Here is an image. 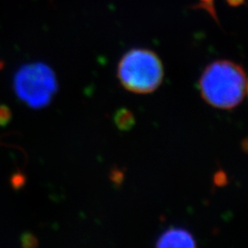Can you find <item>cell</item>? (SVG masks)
<instances>
[{
  "mask_svg": "<svg viewBox=\"0 0 248 248\" xmlns=\"http://www.w3.org/2000/svg\"><path fill=\"white\" fill-rule=\"evenodd\" d=\"M117 77L124 89L135 94H149L164 79V66L158 55L147 49H133L118 64Z\"/></svg>",
  "mask_w": 248,
  "mask_h": 248,
  "instance_id": "cell-2",
  "label": "cell"
},
{
  "mask_svg": "<svg viewBox=\"0 0 248 248\" xmlns=\"http://www.w3.org/2000/svg\"><path fill=\"white\" fill-rule=\"evenodd\" d=\"M112 175H114V177L115 178H113V181L114 182H120L122 179H123V173H121V172H119L118 170H115L114 171V173H112Z\"/></svg>",
  "mask_w": 248,
  "mask_h": 248,
  "instance_id": "cell-9",
  "label": "cell"
},
{
  "mask_svg": "<svg viewBox=\"0 0 248 248\" xmlns=\"http://www.w3.org/2000/svg\"><path fill=\"white\" fill-rule=\"evenodd\" d=\"M225 182H226L225 174L220 172V173H218V174L215 176V183H216L218 186H222L223 184H225Z\"/></svg>",
  "mask_w": 248,
  "mask_h": 248,
  "instance_id": "cell-8",
  "label": "cell"
},
{
  "mask_svg": "<svg viewBox=\"0 0 248 248\" xmlns=\"http://www.w3.org/2000/svg\"><path fill=\"white\" fill-rule=\"evenodd\" d=\"M196 240L188 231L170 228L156 241L157 248H195Z\"/></svg>",
  "mask_w": 248,
  "mask_h": 248,
  "instance_id": "cell-4",
  "label": "cell"
},
{
  "mask_svg": "<svg viewBox=\"0 0 248 248\" xmlns=\"http://www.w3.org/2000/svg\"><path fill=\"white\" fill-rule=\"evenodd\" d=\"M0 145H4V143H2V142H0Z\"/></svg>",
  "mask_w": 248,
  "mask_h": 248,
  "instance_id": "cell-10",
  "label": "cell"
},
{
  "mask_svg": "<svg viewBox=\"0 0 248 248\" xmlns=\"http://www.w3.org/2000/svg\"><path fill=\"white\" fill-rule=\"evenodd\" d=\"M114 122L120 130L129 131L135 124V119L131 110L127 108H121L115 113Z\"/></svg>",
  "mask_w": 248,
  "mask_h": 248,
  "instance_id": "cell-5",
  "label": "cell"
},
{
  "mask_svg": "<svg viewBox=\"0 0 248 248\" xmlns=\"http://www.w3.org/2000/svg\"><path fill=\"white\" fill-rule=\"evenodd\" d=\"M12 118V113L9 107L0 105V126H6Z\"/></svg>",
  "mask_w": 248,
  "mask_h": 248,
  "instance_id": "cell-6",
  "label": "cell"
},
{
  "mask_svg": "<svg viewBox=\"0 0 248 248\" xmlns=\"http://www.w3.org/2000/svg\"><path fill=\"white\" fill-rule=\"evenodd\" d=\"M21 241H22V245L26 248H32V247H36L38 245L35 236L32 235L31 233H25L21 237Z\"/></svg>",
  "mask_w": 248,
  "mask_h": 248,
  "instance_id": "cell-7",
  "label": "cell"
},
{
  "mask_svg": "<svg viewBox=\"0 0 248 248\" xmlns=\"http://www.w3.org/2000/svg\"><path fill=\"white\" fill-rule=\"evenodd\" d=\"M199 89L204 101L220 109H232L248 94V77L244 68L229 60L210 63L199 80Z\"/></svg>",
  "mask_w": 248,
  "mask_h": 248,
  "instance_id": "cell-1",
  "label": "cell"
},
{
  "mask_svg": "<svg viewBox=\"0 0 248 248\" xmlns=\"http://www.w3.org/2000/svg\"><path fill=\"white\" fill-rule=\"evenodd\" d=\"M13 89L20 101L31 108L48 106L58 89L53 69L44 62L26 63L19 67L13 79Z\"/></svg>",
  "mask_w": 248,
  "mask_h": 248,
  "instance_id": "cell-3",
  "label": "cell"
}]
</instances>
